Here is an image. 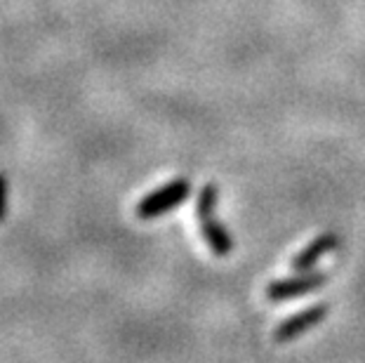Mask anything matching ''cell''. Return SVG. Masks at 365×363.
<instances>
[{
	"instance_id": "obj_1",
	"label": "cell",
	"mask_w": 365,
	"mask_h": 363,
	"mask_svg": "<svg viewBox=\"0 0 365 363\" xmlns=\"http://www.w3.org/2000/svg\"><path fill=\"white\" fill-rule=\"evenodd\" d=\"M217 198H220V189H217L215 182H207L205 187L200 189L198 200H196V218H198L200 234H203L210 252L217 255V257H227V255L234 252V238H231L227 227L217 220V215H215Z\"/></svg>"
},
{
	"instance_id": "obj_2",
	"label": "cell",
	"mask_w": 365,
	"mask_h": 363,
	"mask_svg": "<svg viewBox=\"0 0 365 363\" xmlns=\"http://www.w3.org/2000/svg\"><path fill=\"white\" fill-rule=\"evenodd\" d=\"M189 196H191V180L177 177V180H170L168 184L158 187L156 191H151V194H146L144 198H139L135 215L144 222L163 218V215L177 210Z\"/></svg>"
},
{
	"instance_id": "obj_3",
	"label": "cell",
	"mask_w": 365,
	"mask_h": 363,
	"mask_svg": "<svg viewBox=\"0 0 365 363\" xmlns=\"http://www.w3.org/2000/svg\"><path fill=\"white\" fill-rule=\"evenodd\" d=\"M328 281V274L323 272H294V276L287 279H276L264 288V295L271 305H281L290 302L294 297H304L309 292H316L318 288H323Z\"/></svg>"
},
{
	"instance_id": "obj_4",
	"label": "cell",
	"mask_w": 365,
	"mask_h": 363,
	"mask_svg": "<svg viewBox=\"0 0 365 363\" xmlns=\"http://www.w3.org/2000/svg\"><path fill=\"white\" fill-rule=\"evenodd\" d=\"M330 307L328 305H314V307H307L302 312L287 316L283 323H278L274 328V342L276 344H287V342H294L297 337H302L304 333H309L312 328L321 326L328 316Z\"/></svg>"
},
{
	"instance_id": "obj_5",
	"label": "cell",
	"mask_w": 365,
	"mask_h": 363,
	"mask_svg": "<svg viewBox=\"0 0 365 363\" xmlns=\"http://www.w3.org/2000/svg\"><path fill=\"white\" fill-rule=\"evenodd\" d=\"M339 245H341L339 234H330V231H328V234L316 236L314 241L307 245V248H302L292 257V262H290L292 272H314L318 262H321L325 255L339 250Z\"/></svg>"
},
{
	"instance_id": "obj_6",
	"label": "cell",
	"mask_w": 365,
	"mask_h": 363,
	"mask_svg": "<svg viewBox=\"0 0 365 363\" xmlns=\"http://www.w3.org/2000/svg\"><path fill=\"white\" fill-rule=\"evenodd\" d=\"M7 213V177L0 173V222L5 220Z\"/></svg>"
}]
</instances>
